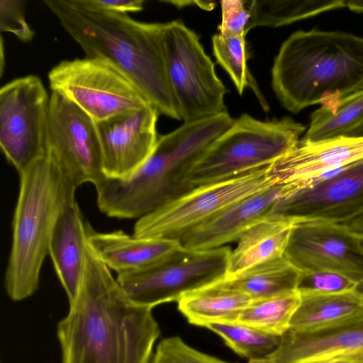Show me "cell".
Returning <instances> with one entry per match:
<instances>
[{
  "mask_svg": "<svg viewBox=\"0 0 363 363\" xmlns=\"http://www.w3.org/2000/svg\"><path fill=\"white\" fill-rule=\"evenodd\" d=\"M150 363H229L203 353L177 336L163 339L157 345Z\"/></svg>",
  "mask_w": 363,
  "mask_h": 363,
  "instance_id": "cell-31",
  "label": "cell"
},
{
  "mask_svg": "<svg viewBox=\"0 0 363 363\" xmlns=\"http://www.w3.org/2000/svg\"><path fill=\"white\" fill-rule=\"evenodd\" d=\"M212 48L217 62L228 74L238 94L242 95L246 87L250 88L264 111H268L269 104L247 67L246 35L224 37L216 33L212 37Z\"/></svg>",
  "mask_w": 363,
  "mask_h": 363,
  "instance_id": "cell-28",
  "label": "cell"
},
{
  "mask_svg": "<svg viewBox=\"0 0 363 363\" xmlns=\"http://www.w3.org/2000/svg\"><path fill=\"white\" fill-rule=\"evenodd\" d=\"M57 327L62 363H150L160 326L88 245L82 281Z\"/></svg>",
  "mask_w": 363,
  "mask_h": 363,
  "instance_id": "cell-1",
  "label": "cell"
},
{
  "mask_svg": "<svg viewBox=\"0 0 363 363\" xmlns=\"http://www.w3.org/2000/svg\"><path fill=\"white\" fill-rule=\"evenodd\" d=\"M160 113L151 104L95 122L107 177L124 179L148 159L156 145Z\"/></svg>",
  "mask_w": 363,
  "mask_h": 363,
  "instance_id": "cell-15",
  "label": "cell"
},
{
  "mask_svg": "<svg viewBox=\"0 0 363 363\" xmlns=\"http://www.w3.org/2000/svg\"><path fill=\"white\" fill-rule=\"evenodd\" d=\"M164 44L169 82L181 120L190 123L227 111L228 89L199 37L182 21L164 23Z\"/></svg>",
  "mask_w": 363,
  "mask_h": 363,
  "instance_id": "cell-7",
  "label": "cell"
},
{
  "mask_svg": "<svg viewBox=\"0 0 363 363\" xmlns=\"http://www.w3.org/2000/svg\"><path fill=\"white\" fill-rule=\"evenodd\" d=\"M252 299L220 281L184 295L178 309L192 325L204 327L214 323L234 322Z\"/></svg>",
  "mask_w": 363,
  "mask_h": 363,
  "instance_id": "cell-23",
  "label": "cell"
},
{
  "mask_svg": "<svg viewBox=\"0 0 363 363\" xmlns=\"http://www.w3.org/2000/svg\"><path fill=\"white\" fill-rule=\"evenodd\" d=\"M45 155L77 187L106 177L96 123L58 93L50 96Z\"/></svg>",
  "mask_w": 363,
  "mask_h": 363,
  "instance_id": "cell-12",
  "label": "cell"
},
{
  "mask_svg": "<svg viewBox=\"0 0 363 363\" xmlns=\"http://www.w3.org/2000/svg\"><path fill=\"white\" fill-rule=\"evenodd\" d=\"M267 357L272 363H305L325 358L363 363V316L315 330H289Z\"/></svg>",
  "mask_w": 363,
  "mask_h": 363,
  "instance_id": "cell-18",
  "label": "cell"
},
{
  "mask_svg": "<svg viewBox=\"0 0 363 363\" xmlns=\"http://www.w3.org/2000/svg\"><path fill=\"white\" fill-rule=\"evenodd\" d=\"M230 252L223 246L203 251L182 246L149 267L117 274L116 279L134 303L153 308L225 279Z\"/></svg>",
  "mask_w": 363,
  "mask_h": 363,
  "instance_id": "cell-8",
  "label": "cell"
},
{
  "mask_svg": "<svg viewBox=\"0 0 363 363\" xmlns=\"http://www.w3.org/2000/svg\"><path fill=\"white\" fill-rule=\"evenodd\" d=\"M19 193L12 222V244L4 286L15 301L38 289L50 242L63 211L77 189L47 155L18 174Z\"/></svg>",
  "mask_w": 363,
  "mask_h": 363,
  "instance_id": "cell-5",
  "label": "cell"
},
{
  "mask_svg": "<svg viewBox=\"0 0 363 363\" xmlns=\"http://www.w3.org/2000/svg\"><path fill=\"white\" fill-rule=\"evenodd\" d=\"M49 101L35 75L15 79L0 89V147L18 174L45 155Z\"/></svg>",
  "mask_w": 363,
  "mask_h": 363,
  "instance_id": "cell-11",
  "label": "cell"
},
{
  "mask_svg": "<svg viewBox=\"0 0 363 363\" xmlns=\"http://www.w3.org/2000/svg\"><path fill=\"white\" fill-rule=\"evenodd\" d=\"M305 363H359L355 361L340 358H325L313 360Z\"/></svg>",
  "mask_w": 363,
  "mask_h": 363,
  "instance_id": "cell-36",
  "label": "cell"
},
{
  "mask_svg": "<svg viewBox=\"0 0 363 363\" xmlns=\"http://www.w3.org/2000/svg\"><path fill=\"white\" fill-rule=\"evenodd\" d=\"M284 257L301 272L343 275L363 294V250L357 235L344 224L294 220Z\"/></svg>",
  "mask_w": 363,
  "mask_h": 363,
  "instance_id": "cell-14",
  "label": "cell"
},
{
  "mask_svg": "<svg viewBox=\"0 0 363 363\" xmlns=\"http://www.w3.org/2000/svg\"><path fill=\"white\" fill-rule=\"evenodd\" d=\"M0 30L14 35L23 42L33 39L35 32L25 18V1L0 0Z\"/></svg>",
  "mask_w": 363,
  "mask_h": 363,
  "instance_id": "cell-32",
  "label": "cell"
},
{
  "mask_svg": "<svg viewBox=\"0 0 363 363\" xmlns=\"http://www.w3.org/2000/svg\"><path fill=\"white\" fill-rule=\"evenodd\" d=\"M363 157V136L340 137L314 143L299 140L290 152L268 165L273 184L304 187L322 176Z\"/></svg>",
  "mask_w": 363,
  "mask_h": 363,
  "instance_id": "cell-16",
  "label": "cell"
},
{
  "mask_svg": "<svg viewBox=\"0 0 363 363\" xmlns=\"http://www.w3.org/2000/svg\"><path fill=\"white\" fill-rule=\"evenodd\" d=\"M305 132L289 116L263 121L242 114L194 163L188 181L196 187L268 166L294 148Z\"/></svg>",
  "mask_w": 363,
  "mask_h": 363,
  "instance_id": "cell-6",
  "label": "cell"
},
{
  "mask_svg": "<svg viewBox=\"0 0 363 363\" xmlns=\"http://www.w3.org/2000/svg\"><path fill=\"white\" fill-rule=\"evenodd\" d=\"M91 230L75 200L61 213L52 235L49 255L69 304L75 300L82 281Z\"/></svg>",
  "mask_w": 363,
  "mask_h": 363,
  "instance_id": "cell-19",
  "label": "cell"
},
{
  "mask_svg": "<svg viewBox=\"0 0 363 363\" xmlns=\"http://www.w3.org/2000/svg\"><path fill=\"white\" fill-rule=\"evenodd\" d=\"M267 167L195 187L138 219L133 235L144 238L179 240L186 233L228 206L272 185L266 177Z\"/></svg>",
  "mask_w": 363,
  "mask_h": 363,
  "instance_id": "cell-10",
  "label": "cell"
},
{
  "mask_svg": "<svg viewBox=\"0 0 363 363\" xmlns=\"http://www.w3.org/2000/svg\"><path fill=\"white\" fill-rule=\"evenodd\" d=\"M247 363H272L267 357L259 359H249Z\"/></svg>",
  "mask_w": 363,
  "mask_h": 363,
  "instance_id": "cell-38",
  "label": "cell"
},
{
  "mask_svg": "<svg viewBox=\"0 0 363 363\" xmlns=\"http://www.w3.org/2000/svg\"><path fill=\"white\" fill-rule=\"evenodd\" d=\"M248 3L247 33L257 26L277 28L347 5V0H252Z\"/></svg>",
  "mask_w": 363,
  "mask_h": 363,
  "instance_id": "cell-26",
  "label": "cell"
},
{
  "mask_svg": "<svg viewBox=\"0 0 363 363\" xmlns=\"http://www.w3.org/2000/svg\"><path fill=\"white\" fill-rule=\"evenodd\" d=\"M357 236H358L359 240L360 245H361V247H362V248L363 250V235H357Z\"/></svg>",
  "mask_w": 363,
  "mask_h": 363,
  "instance_id": "cell-40",
  "label": "cell"
},
{
  "mask_svg": "<svg viewBox=\"0 0 363 363\" xmlns=\"http://www.w3.org/2000/svg\"><path fill=\"white\" fill-rule=\"evenodd\" d=\"M87 243L96 256L117 274L149 267L182 247L179 240L138 238L121 230H91Z\"/></svg>",
  "mask_w": 363,
  "mask_h": 363,
  "instance_id": "cell-20",
  "label": "cell"
},
{
  "mask_svg": "<svg viewBox=\"0 0 363 363\" xmlns=\"http://www.w3.org/2000/svg\"><path fill=\"white\" fill-rule=\"evenodd\" d=\"M297 291L301 294H340L359 291V286L350 279L334 272H300Z\"/></svg>",
  "mask_w": 363,
  "mask_h": 363,
  "instance_id": "cell-30",
  "label": "cell"
},
{
  "mask_svg": "<svg viewBox=\"0 0 363 363\" xmlns=\"http://www.w3.org/2000/svg\"><path fill=\"white\" fill-rule=\"evenodd\" d=\"M363 215V157L286 194L269 216L347 224Z\"/></svg>",
  "mask_w": 363,
  "mask_h": 363,
  "instance_id": "cell-13",
  "label": "cell"
},
{
  "mask_svg": "<svg viewBox=\"0 0 363 363\" xmlns=\"http://www.w3.org/2000/svg\"><path fill=\"white\" fill-rule=\"evenodd\" d=\"M293 220L269 216L248 229L231 251L225 278L235 277L256 265L284 257Z\"/></svg>",
  "mask_w": 363,
  "mask_h": 363,
  "instance_id": "cell-21",
  "label": "cell"
},
{
  "mask_svg": "<svg viewBox=\"0 0 363 363\" xmlns=\"http://www.w3.org/2000/svg\"><path fill=\"white\" fill-rule=\"evenodd\" d=\"M228 113L184 123L158 137L148 159L124 179L106 177L94 185L101 213L137 220L195 188L188 174L209 145L235 122Z\"/></svg>",
  "mask_w": 363,
  "mask_h": 363,
  "instance_id": "cell-3",
  "label": "cell"
},
{
  "mask_svg": "<svg viewBox=\"0 0 363 363\" xmlns=\"http://www.w3.org/2000/svg\"><path fill=\"white\" fill-rule=\"evenodd\" d=\"M281 106L297 113L363 89V38L343 31L297 30L281 44L272 68Z\"/></svg>",
  "mask_w": 363,
  "mask_h": 363,
  "instance_id": "cell-4",
  "label": "cell"
},
{
  "mask_svg": "<svg viewBox=\"0 0 363 363\" xmlns=\"http://www.w3.org/2000/svg\"><path fill=\"white\" fill-rule=\"evenodd\" d=\"M363 136V124L357 129L354 134V137Z\"/></svg>",
  "mask_w": 363,
  "mask_h": 363,
  "instance_id": "cell-39",
  "label": "cell"
},
{
  "mask_svg": "<svg viewBox=\"0 0 363 363\" xmlns=\"http://www.w3.org/2000/svg\"><path fill=\"white\" fill-rule=\"evenodd\" d=\"M345 225L354 233L363 235V215L345 224Z\"/></svg>",
  "mask_w": 363,
  "mask_h": 363,
  "instance_id": "cell-35",
  "label": "cell"
},
{
  "mask_svg": "<svg viewBox=\"0 0 363 363\" xmlns=\"http://www.w3.org/2000/svg\"><path fill=\"white\" fill-rule=\"evenodd\" d=\"M300 301L298 291L252 300L238 314L234 322L281 337L290 329Z\"/></svg>",
  "mask_w": 363,
  "mask_h": 363,
  "instance_id": "cell-27",
  "label": "cell"
},
{
  "mask_svg": "<svg viewBox=\"0 0 363 363\" xmlns=\"http://www.w3.org/2000/svg\"><path fill=\"white\" fill-rule=\"evenodd\" d=\"M86 57L100 60L128 78L164 115L181 120L170 87L162 23L94 9L82 0H45Z\"/></svg>",
  "mask_w": 363,
  "mask_h": 363,
  "instance_id": "cell-2",
  "label": "cell"
},
{
  "mask_svg": "<svg viewBox=\"0 0 363 363\" xmlns=\"http://www.w3.org/2000/svg\"><path fill=\"white\" fill-rule=\"evenodd\" d=\"M206 328L222 337L235 353L249 359L267 357L281 341V336L235 322L214 323Z\"/></svg>",
  "mask_w": 363,
  "mask_h": 363,
  "instance_id": "cell-29",
  "label": "cell"
},
{
  "mask_svg": "<svg viewBox=\"0 0 363 363\" xmlns=\"http://www.w3.org/2000/svg\"><path fill=\"white\" fill-rule=\"evenodd\" d=\"M222 11L218 34L222 36L247 35V27L250 19L248 1L224 0L220 2Z\"/></svg>",
  "mask_w": 363,
  "mask_h": 363,
  "instance_id": "cell-33",
  "label": "cell"
},
{
  "mask_svg": "<svg viewBox=\"0 0 363 363\" xmlns=\"http://www.w3.org/2000/svg\"><path fill=\"white\" fill-rule=\"evenodd\" d=\"M309 126L300 139L314 143L340 137H354L363 124V89L314 111Z\"/></svg>",
  "mask_w": 363,
  "mask_h": 363,
  "instance_id": "cell-25",
  "label": "cell"
},
{
  "mask_svg": "<svg viewBox=\"0 0 363 363\" xmlns=\"http://www.w3.org/2000/svg\"><path fill=\"white\" fill-rule=\"evenodd\" d=\"M86 6L120 14L137 13L143 10L144 0H82Z\"/></svg>",
  "mask_w": 363,
  "mask_h": 363,
  "instance_id": "cell-34",
  "label": "cell"
},
{
  "mask_svg": "<svg viewBox=\"0 0 363 363\" xmlns=\"http://www.w3.org/2000/svg\"><path fill=\"white\" fill-rule=\"evenodd\" d=\"M300 295V303L293 315L289 330H315L363 316V294L358 291Z\"/></svg>",
  "mask_w": 363,
  "mask_h": 363,
  "instance_id": "cell-22",
  "label": "cell"
},
{
  "mask_svg": "<svg viewBox=\"0 0 363 363\" xmlns=\"http://www.w3.org/2000/svg\"><path fill=\"white\" fill-rule=\"evenodd\" d=\"M347 9L355 12H363V1H347Z\"/></svg>",
  "mask_w": 363,
  "mask_h": 363,
  "instance_id": "cell-37",
  "label": "cell"
},
{
  "mask_svg": "<svg viewBox=\"0 0 363 363\" xmlns=\"http://www.w3.org/2000/svg\"><path fill=\"white\" fill-rule=\"evenodd\" d=\"M299 276L300 272L281 257L256 265L220 282L247 294L252 300H257L297 291Z\"/></svg>",
  "mask_w": 363,
  "mask_h": 363,
  "instance_id": "cell-24",
  "label": "cell"
},
{
  "mask_svg": "<svg viewBox=\"0 0 363 363\" xmlns=\"http://www.w3.org/2000/svg\"><path fill=\"white\" fill-rule=\"evenodd\" d=\"M48 77L52 91L70 101L94 122L151 104L128 78L100 60H62Z\"/></svg>",
  "mask_w": 363,
  "mask_h": 363,
  "instance_id": "cell-9",
  "label": "cell"
},
{
  "mask_svg": "<svg viewBox=\"0 0 363 363\" xmlns=\"http://www.w3.org/2000/svg\"><path fill=\"white\" fill-rule=\"evenodd\" d=\"M294 189L292 184H272L224 208L180 239L183 247L209 250L238 240L252 225L269 216L277 201Z\"/></svg>",
  "mask_w": 363,
  "mask_h": 363,
  "instance_id": "cell-17",
  "label": "cell"
}]
</instances>
